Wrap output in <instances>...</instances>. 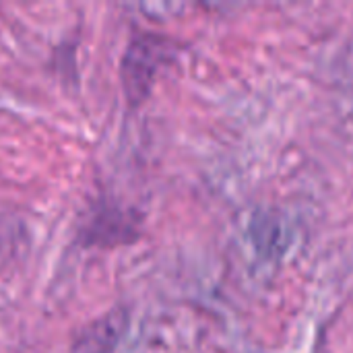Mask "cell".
<instances>
[{"mask_svg": "<svg viewBox=\"0 0 353 353\" xmlns=\"http://www.w3.org/2000/svg\"><path fill=\"white\" fill-rule=\"evenodd\" d=\"M168 52L165 41L153 35H145L134 41V46L128 52L126 58V85L132 97H141L151 83V77L157 68V64L163 60V54Z\"/></svg>", "mask_w": 353, "mask_h": 353, "instance_id": "obj_1", "label": "cell"}]
</instances>
